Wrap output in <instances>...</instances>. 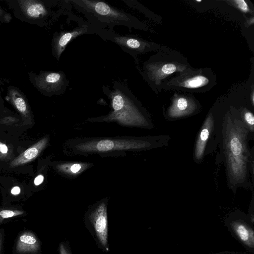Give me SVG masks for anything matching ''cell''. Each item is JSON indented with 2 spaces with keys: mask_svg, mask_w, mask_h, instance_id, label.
<instances>
[{
  "mask_svg": "<svg viewBox=\"0 0 254 254\" xmlns=\"http://www.w3.org/2000/svg\"><path fill=\"white\" fill-rule=\"evenodd\" d=\"M251 140L254 139L235 113L227 111L221 118L217 158L225 166L227 186L235 193L240 188L254 190V149L249 147Z\"/></svg>",
  "mask_w": 254,
  "mask_h": 254,
  "instance_id": "1",
  "label": "cell"
},
{
  "mask_svg": "<svg viewBox=\"0 0 254 254\" xmlns=\"http://www.w3.org/2000/svg\"><path fill=\"white\" fill-rule=\"evenodd\" d=\"M221 118L216 117L212 111L206 117L194 144L193 159L195 163H201L206 156L218 147Z\"/></svg>",
  "mask_w": 254,
  "mask_h": 254,
  "instance_id": "2",
  "label": "cell"
},
{
  "mask_svg": "<svg viewBox=\"0 0 254 254\" xmlns=\"http://www.w3.org/2000/svg\"><path fill=\"white\" fill-rule=\"evenodd\" d=\"M170 139L169 135H161L141 140L103 139L97 142L82 144L79 146V148L83 150L99 152L130 149H147L166 146Z\"/></svg>",
  "mask_w": 254,
  "mask_h": 254,
  "instance_id": "3",
  "label": "cell"
},
{
  "mask_svg": "<svg viewBox=\"0 0 254 254\" xmlns=\"http://www.w3.org/2000/svg\"><path fill=\"white\" fill-rule=\"evenodd\" d=\"M110 95L114 110L109 116L110 119L126 125L151 127V123L123 92L117 89Z\"/></svg>",
  "mask_w": 254,
  "mask_h": 254,
  "instance_id": "4",
  "label": "cell"
},
{
  "mask_svg": "<svg viewBox=\"0 0 254 254\" xmlns=\"http://www.w3.org/2000/svg\"><path fill=\"white\" fill-rule=\"evenodd\" d=\"M15 16L32 24H41L49 14L47 4L40 0L8 1Z\"/></svg>",
  "mask_w": 254,
  "mask_h": 254,
  "instance_id": "5",
  "label": "cell"
},
{
  "mask_svg": "<svg viewBox=\"0 0 254 254\" xmlns=\"http://www.w3.org/2000/svg\"><path fill=\"white\" fill-rule=\"evenodd\" d=\"M31 84L43 94H53L60 91L64 84V76L62 72L41 71L39 74L28 73Z\"/></svg>",
  "mask_w": 254,
  "mask_h": 254,
  "instance_id": "6",
  "label": "cell"
},
{
  "mask_svg": "<svg viewBox=\"0 0 254 254\" xmlns=\"http://www.w3.org/2000/svg\"><path fill=\"white\" fill-rule=\"evenodd\" d=\"M77 5L86 11L113 22H120L130 20L129 15L125 12L114 8L107 3L98 0H74Z\"/></svg>",
  "mask_w": 254,
  "mask_h": 254,
  "instance_id": "7",
  "label": "cell"
},
{
  "mask_svg": "<svg viewBox=\"0 0 254 254\" xmlns=\"http://www.w3.org/2000/svg\"><path fill=\"white\" fill-rule=\"evenodd\" d=\"M88 219L98 241L104 248L108 246V221L106 205L102 202L90 213Z\"/></svg>",
  "mask_w": 254,
  "mask_h": 254,
  "instance_id": "8",
  "label": "cell"
},
{
  "mask_svg": "<svg viewBox=\"0 0 254 254\" xmlns=\"http://www.w3.org/2000/svg\"><path fill=\"white\" fill-rule=\"evenodd\" d=\"M197 109V105L193 99L178 96L173 99L166 113V117L169 121L176 120L194 114Z\"/></svg>",
  "mask_w": 254,
  "mask_h": 254,
  "instance_id": "9",
  "label": "cell"
},
{
  "mask_svg": "<svg viewBox=\"0 0 254 254\" xmlns=\"http://www.w3.org/2000/svg\"><path fill=\"white\" fill-rule=\"evenodd\" d=\"M186 68L183 64L174 63H152L147 66L150 80L158 84L161 80L176 71H183Z\"/></svg>",
  "mask_w": 254,
  "mask_h": 254,
  "instance_id": "10",
  "label": "cell"
},
{
  "mask_svg": "<svg viewBox=\"0 0 254 254\" xmlns=\"http://www.w3.org/2000/svg\"><path fill=\"white\" fill-rule=\"evenodd\" d=\"M87 31V27H81L70 31H62L55 35L52 44L54 56L59 60L69 42Z\"/></svg>",
  "mask_w": 254,
  "mask_h": 254,
  "instance_id": "11",
  "label": "cell"
},
{
  "mask_svg": "<svg viewBox=\"0 0 254 254\" xmlns=\"http://www.w3.org/2000/svg\"><path fill=\"white\" fill-rule=\"evenodd\" d=\"M40 243L31 232L25 231L19 235L16 243V252L22 254H36L40 249Z\"/></svg>",
  "mask_w": 254,
  "mask_h": 254,
  "instance_id": "12",
  "label": "cell"
},
{
  "mask_svg": "<svg viewBox=\"0 0 254 254\" xmlns=\"http://www.w3.org/2000/svg\"><path fill=\"white\" fill-rule=\"evenodd\" d=\"M47 142V138L46 137L39 140L15 158L11 162L10 167L18 166L32 161L39 155L46 145Z\"/></svg>",
  "mask_w": 254,
  "mask_h": 254,
  "instance_id": "13",
  "label": "cell"
},
{
  "mask_svg": "<svg viewBox=\"0 0 254 254\" xmlns=\"http://www.w3.org/2000/svg\"><path fill=\"white\" fill-rule=\"evenodd\" d=\"M113 40L116 43L129 52H141L146 44L139 39L131 36L115 35Z\"/></svg>",
  "mask_w": 254,
  "mask_h": 254,
  "instance_id": "14",
  "label": "cell"
},
{
  "mask_svg": "<svg viewBox=\"0 0 254 254\" xmlns=\"http://www.w3.org/2000/svg\"><path fill=\"white\" fill-rule=\"evenodd\" d=\"M231 226L241 240L247 246L253 248L254 233L253 230L244 221L237 220L232 223Z\"/></svg>",
  "mask_w": 254,
  "mask_h": 254,
  "instance_id": "15",
  "label": "cell"
},
{
  "mask_svg": "<svg viewBox=\"0 0 254 254\" xmlns=\"http://www.w3.org/2000/svg\"><path fill=\"white\" fill-rule=\"evenodd\" d=\"M208 79L202 75H195L187 78L175 80L172 84L187 88H196L206 85Z\"/></svg>",
  "mask_w": 254,
  "mask_h": 254,
  "instance_id": "16",
  "label": "cell"
},
{
  "mask_svg": "<svg viewBox=\"0 0 254 254\" xmlns=\"http://www.w3.org/2000/svg\"><path fill=\"white\" fill-rule=\"evenodd\" d=\"M24 212L19 210L2 209L0 210V221L22 215Z\"/></svg>",
  "mask_w": 254,
  "mask_h": 254,
  "instance_id": "17",
  "label": "cell"
},
{
  "mask_svg": "<svg viewBox=\"0 0 254 254\" xmlns=\"http://www.w3.org/2000/svg\"><path fill=\"white\" fill-rule=\"evenodd\" d=\"M11 20V15L3 9L0 5V23H8Z\"/></svg>",
  "mask_w": 254,
  "mask_h": 254,
  "instance_id": "18",
  "label": "cell"
},
{
  "mask_svg": "<svg viewBox=\"0 0 254 254\" xmlns=\"http://www.w3.org/2000/svg\"><path fill=\"white\" fill-rule=\"evenodd\" d=\"M235 5L241 11L244 12L250 11L249 7L246 1L244 0H236L232 1Z\"/></svg>",
  "mask_w": 254,
  "mask_h": 254,
  "instance_id": "19",
  "label": "cell"
},
{
  "mask_svg": "<svg viewBox=\"0 0 254 254\" xmlns=\"http://www.w3.org/2000/svg\"><path fill=\"white\" fill-rule=\"evenodd\" d=\"M59 251L60 254H70L67 248L64 243H61Z\"/></svg>",
  "mask_w": 254,
  "mask_h": 254,
  "instance_id": "20",
  "label": "cell"
},
{
  "mask_svg": "<svg viewBox=\"0 0 254 254\" xmlns=\"http://www.w3.org/2000/svg\"><path fill=\"white\" fill-rule=\"evenodd\" d=\"M81 168V166L79 164H74L70 168V171L73 173L78 172Z\"/></svg>",
  "mask_w": 254,
  "mask_h": 254,
  "instance_id": "21",
  "label": "cell"
},
{
  "mask_svg": "<svg viewBox=\"0 0 254 254\" xmlns=\"http://www.w3.org/2000/svg\"><path fill=\"white\" fill-rule=\"evenodd\" d=\"M44 180V176L42 175L37 176L34 179V184L35 186H38L40 185Z\"/></svg>",
  "mask_w": 254,
  "mask_h": 254,
  "instance_id": "22",
  "label": "cell"
},
{
  "mask_svg": "<svg viewBox=\"0 0 254 254\" xmlns=\"http://www.w3.org/2000/svg\"><path fill=\"white\" fill-rule=\"evenodd\" d=\"M8 151V147L6 145L0 142V152L2 154H6Z\"/></svg>",
  "mask_w": 254,
  "mask_h": 254,
  "instance_id": "23",
  "label": "cell"
},
{
  "mask_svg": "<svg viewBox=\"0 0 254 254\" xmlns=\"http://www.w3.org/2000/svg\"><path fill=\"white\" fill-rule=\"evenodd\" d=\"M4 234H3V230H0V254H1L2 245L3 243V238Z\"/></svg>",
  "mask_w": 254,
  "mask_h": 254,
  "instance_id": "24",
  "label": "cell"
},
{
  "mask_svg": "<svg viewBox=\"0 0 254 254\" xmlns=\"http://www.w3.org/2000/svg\"><path fill=\"white\" fill-rule=\"evenodd\" d=\"M20 188L18 186L14 187L11 190V193L13 195H17L20 193Z\"/></svg>",
  "mask_w": 254,
  "mask_h": 254,
  "instance_id": "25",
  "label": "cell"
},
{
  "mask_svg": "<svg viewBox=\"0 0 254 254\" xmlns=\"http://www.w3.org/2000/svg\"><path fill=\"white\" fill-rule=\"evenodd\" d=\"M5 84V80L3 79H0V98L1 97V87Z\"/></svg>",
  "mask_w": 254,
  "mask_h": 254,
  "instance_id": "26",
  "label": "cell"
}]
</instances>
